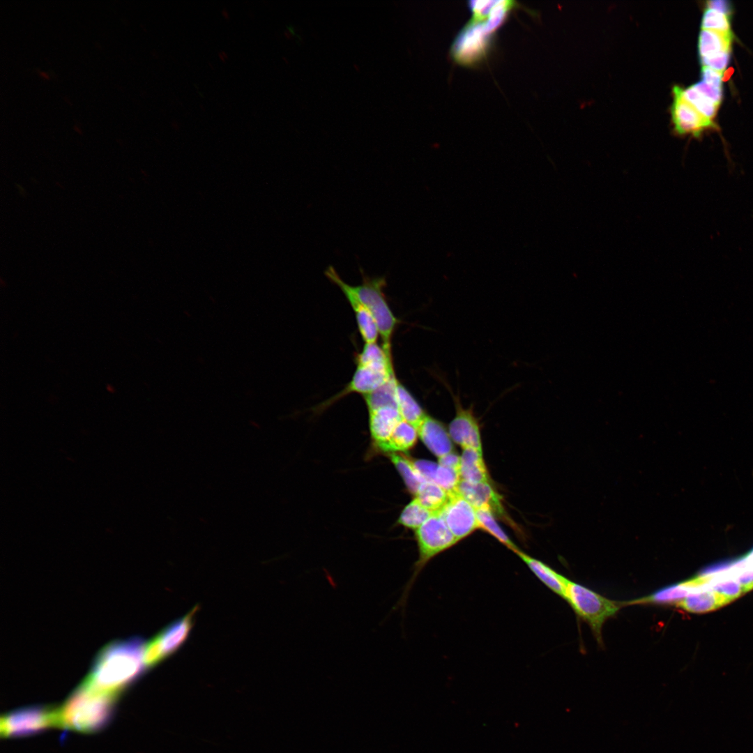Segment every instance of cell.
I'll use <instances>...</instances> for the list:
<instances>
[{
    "instance_id": "obj_27",
    "label": "cell",
    "mask_w": 753,
    "mask_h": 753,
    "mask_svg": "<svg viewBox=\"0 0 753 753\" xmlns=\"http://www.w3.org/2000/svg\"><path fill=\"white\" fill-rule=\"evenodd\" d=\"M356 366L388 365L393 367V358L376 342L365 343L362 351L356 354Z\"/></svg>"
},
{
    "instance_id": "obj_15",
    "label": "cell",
    "mask_w": 753,
    "mask_h": 753,
    "mask_svg": "<svg viewBox=\"0 0 753 753\" xmlns=\"http://www.w3.org/2000/svg\"><path fill=\"white\" fill-rule=\"evenodd\" d=\"M197 609V606L195 607L186 615L169 624L158 634L165 658L176 653L188 638Z\"/></svg>"
},
{
    "instance_id": "obj_29",
    "label": "cell",
    "mask_w": 753,
    "mask_h": 753,
    "mask_svg": "<svg viewBox=\"0 0 753 753\" xmlns=\"http://www.w3.org/2000/svg\"><path fill=\"white\" fill-rule=\"evenodd\" d=\"M730 570L739 581L743 593L753 589V549L730 563Z\"/></svg>"
},
{
    "instance_id": "obj_8",
    "label": "cell",
    "mask_w": 753,
    "mask_h": 753,
    "mask_svg": "<svg viewBox=\"0 0 753 753\" xmlns=\"http://www.w3.org/2000/svg\"><path fill=\"white\" fill-rule=\"evenodd\" d=\"M449 496L448 503L440 513L459 542L480 528L476 510L459 492Z\"/></svg>"
},
{
    "instance_id": "obj_3",
    "label": "cell",
    "mask_w": 753,
    "mask_h": 753,
    "mask_svg": "<svg viewBox=\"0 0 753 753\" xmlns=\"http://www.w3.org/2000/svg\"><path fill=\"white\" fill-rule=\"evenodd\" d=\"M360 271L362 282L358 285H351L352 289L371 313L381 340V346L386 354L392 358V340L400 320L393 312L386 299L384 291L386 277H370L365 275L362 269Z\"/></svg>"
},
{
    "instance_id": "obj_28",
    "label": "cell",
    "mask_w": 753,
    "mask_h": 753,
    "mask_svg": "<svg viewBox=\"0 0 753 753\" xmlns=\"http://www.w3.org/2000/svg\"><path fill=\"white\" fill-rule=\"evenodd\" d=\"M480 528L485 530L513 552L518 547L496 523L493 512L487 508L476 509Z\"/></svg>"
},
{
    "instance_id": "obj_9",
    "label": "cell",
    "mask_w": 753,
    "mask_h": 753,
    "mask_svg": "<svg viewBox=\"0 0 753 753\" xmlns=\"http://www.w3.org/2000/svg\"><path fill=\"white\" fill-rule=\"evenodd\" d=\"M326 277L342 291L351 305L356 320L360 336L365 343H374L379 336L376 323L365 305L353 291L352 286L345 282L337 271L329 266L324 272Z\"/></svg>"
},
{
    "instance_id": "obj_38",
    "label": "cell",
    "mask_w": 753,
    "mask_h": 753,
    "mask_svg": "<svg viewBox=\"0 0 753 753\" xmlns=\"http://www.w3.org/2000/svg\"><path fill=\"white\" fill-rule=\"evenodd\" d=\"M439 464L451 467L459 471L460 457H459L452 452L441 458H439Z\"/></svg>"
},
{
    "instance_id": "obj_16",
    "label": "cell",
    "mask_w": 753,
    "mask_h": 753,
    "mask_svg": "<svg viewBox=\"0 0 753 753\" xmlns=\"http://www.w3.org/2000/svg\"><path fill=\"white\" fill-rule=\"evenodd\" d=\"M727 603L729 602L725 598L713 591L706 583L676 602V606L688 612L702 614L713 611Z\"/></svg>"
},
{
    "instance_id": "obj_13",
    "label": "cell",
    "mask_w": 753,
    "mask_h": 753,
    "mask_svg": "<svg viewBox=\"0 0 753 753\" xmlns=\"http://www.w3.org/2000/svg\"><path fill=\"white\" fill-rule=\"evenodd\" d=\"M418 432L423 443L438 458L452 452L450 434L439 420L427 416Z\"/></svg>"
},
{
    "instance_id": "obj_10",
    "label": "cell",
    "mask_w": 753,
    "mask_h": 753,
    "mask_svg": "<svg viewBox=\"0 0 753 753\" xmlns=\"http://www.w3.org/2000/svg\"><path fill=\"white\" fill-rule=\"evenodd\" d=\"M456 414L449 425L450 438L463 449L473 448L480 452L482 443L478 422L471 408H464L458 395L451 393Z\"/></svg>"
},
{
    "instance_id": "obj_23",
    "label": "cell",
    "mask_w": 753,
    "mask_h": 753,
    "mask_svg": "<svg viewBox=\"0 0 753 753\" xmlns=\"http://www.w3.org/2000/svg\"><path fill=\"white\" fill-rule=\"evenodd\" d=\"M397 381L395 375L375 390L363 396L368 411L384 406L397 407L395 388Z\"/></svg>"
},
{
    "instance_id": "obj_5",
    "label": "cell",
    "mask_w": 753,
    "mask_h": 753,
    "mask_svg": "<svg viewBox=\"0 0 753 753\" xmlns=\"http://www.w3.org/2000/svg\"><path fill=\"white\" fill-rule=\"evenodd\" d=\"M59 727V708L31 706L12 710L0 719L2 737H23Z\"/></svg>"
},
{
    "instance_id": "obj_14",
    "label": "cell",
    "mask_w": 753,
    "mask_h": 753,
    "mask_svg": "<svg viewBox=\"0 0 753 753\" xmlns=\"http://www.w3.org/2000/svg\"><path fill=\"white\" fill-rule=\"evenodd\" d=\"M368 413L371 437L375 447L379 448L390 439L402 419L395 406H384Z\"/></svg>"
},
{
    "instance_id": "obj_22",
    "label": "cell",
    "mask_w": 753,
    "mask_h": 753,
    "mask_svg": "<svg viewBox=\"0 0 753 753\" xmlns=\"http://www.w3.org/2000/svg\"><path fill=\"white\" fill-rule=\"evenodd\" d=\"M415 496L424 507L434 514L441 512L450 497L443 488L432 481L423 482Z\"/></svg>"
},
{
    "instance_id": "obj_17",
    "label": "cell",
    "mask_w": 753,
    "mask_h": 753,
    "mask_svg": "<svg viewBox=\"0 0 753 753\" xmlns=\"http://www.w3.org/2000/svg\"><path fill=\"white\" fill-rule=\"evenodd\" d=\"M531 572L550 590L565 600V577L543 562L533 558L519 549L514 552Z\"/></svg>"
},
{
    "instance_id": "obj_41",
    "label": "cell",
    "mask_w": 753,
    "mask_h": 753,
    "mask_svg": "<svg viewBox=\"0 0 753 753\" xmlns=\"http://www.w3.org/2000/svg\"><path fill=\"white\" fill-rule=\"evenodd\" d=\"M222 15L227 19H228L229 17V15L228 13V11L226 9L222 10Z\"/></svg>"
},
{
    "instance_id": "obj_30",
    "label": "cell",
    "mask_w": 753,
    "mask_h": 753,
    "mask_svg": "<svg viewBox=\"0 0 753 753\" xmlns=\"http://www.w3.org/2000/svg\"><path fill=\"white\" fill-rule=\"evenodd\" d=\"M682 94L703 116L710 120L715 116L719 105L699 92L693 85L685 90L682 89Z\"/></svg>"
},
{
    "instance_id": "obj_7",
    "label": "cell",
    "mask_w": 753,
    "mask_h": 753,
    "mask_svg": "<svg viewBox=\"0 0 753 753\" xmlns=\"http://www.w3.org/2000/svg\"><path fill=\"white\" fill-rule=\"evenodd\" d=\"M395 375L394 367L356 366V371L347 386L328 400L322 402L319 409L324 410L349 394L358 393L363 396L367 395Z\"/></svg>"
},
{
    "instance_id": "obj_35",
    "label": "cell",
    "mask_w": 753,
    "mask_h": 753,
    "mask_svg": "<svg viewBox=\"0 0 753 753\" xmlns=\"http://www.w3.org/2000/svg\"><path fill=\"white\" fill-rule=\"evenodd\" d=\"M693 86L702 94L720 105L722 97V89L713 86L702 80Z\"/></svg>"
},
{
    "instance_id": "obj_2",
    "label": "cell",
    "mask_w": 753,
    "mask_h": 753,
    "mask_svg": "<svg viewBox=\"0 0 753 753\" xmlns=\"http://www.w3.org/2000/svg\"><path fill=\"white\" fill-rule=\"evenodd\" d=\"M117 697L83 681L59 708V727L86 733L100 731L111 720Z\"/></svg>"
},
{
    "instance_id": "obj_34",
    "label": "cell",
    "mask_w": 753,
    "mask_h": 753,
    "mask_svg": "<svg viewBox=\"0 0 753 753\" xmlns=\"http://www.w3.org/2000/svg\"><path fill=\"white\" fill-rule=\"evenodd\" d=\"M730 59V52H723L708 58L701 59L703 66L723 73Z\"/></svg>"
},
{
    "instance_id": "obj_36",
    "label": "cell",
    "mask_w": 753,
    "mask_h": 753,
    "mask_svg": "<svg viewBox=\"0 0 753 753\" xmlns=\"http://www.w3.org/2000/svg\"><path fill=\"white\" fill-rule=\"evenodd\" d=\"M722 73L703 66L702 81L717 88L722 89Z\"/></svg>"
},
{
    "instance_id": "obj_26",
    "label": "cell",
    "mask_w": 753,
    "mask_h": 753,
    "mask_svg": "<svg viewBox=\"0 0 753 753\" xmlns=\"http://www.w3.org/2000/svg\"><path fill=\"white\" fill-rule=\"evenodd\" d=\"M433 515L415 497L402 510L397 523L406 528L416 530Z\"/></svg>"
},
{
    "instance_id": "obj_31",
    "label": "cell",
    "mask_w": 753,
    "mask_h": 753,
    "mask_svg": "<svg viewBox=\"0 0 753 753\" xmlns=\"http://www.w3.org/2000/svg\"><path fill=\"white\" fill-rule=\"evenodd\" d=\"M460 481L459 470L438 464L433 482L443 488L449 495L458 492Z\"/></svg>"
},
{
    "instance_id": "obj_32",
    "label": "cell",
    "mask_w": 753,
    "mask_h": 753,
    "mask_svg": "<svg viewBox=\"0 0 753 753\" xmlns=\"http://www.w3.org/2000/svg\"><path fill=\"white\" fill-rule=\"evenodd\" d=\"M701 27L705 30L731 33L730 15L707 8L703 15Z\"/></svg>"
},
{
    "instance_id": "obj_25",
    "label": "cell",
    "mask_w": 753,
    "mask_h": 753,
    "mask_svg": "<svg viewBox=\"0 0 753 753\" xmlns=\"http://www.w3.org/2000/svg\"><path fill=\"white\" fill-rule=\"evenodd\" d=\"M389 456L392 463L401 474L409 490L415 494L420 485L426 482L417 469L415 462L397 453H391Z\"/></svg>"
},
{
    "instance_id": "obj_40",
    "label": "cell",
    "mask_w": 753,
    "mask_h": 753,
    "mask_svg": "<svg viewBox=\"0 0 753 753\" xmlns=\"http://www.w3.org/2000/svg\"><path fill=\"white\" fill-rule=\"evenodd\" d=\"M219 56L222 61H225V59L227 58V54L223 51L219 54Z\"/></svg>"
},
{
    "instance_id": "obj_33",
    "label": "cell",
    "mask_w": 753,
    "mask_h": 753,
    "mask_svg": "<svg viewBox=\"0 0 753 753\" xmlns=\"http://www.w3.org/2000/svg\"><path fill=\"white\" fill-rule=\"evenodd\" d=\"M164 659H165V657L162 652L160 638L158 634L145 644L144 650V662L148 669L156 666Z\"/></svg>"
},
{
    "instance_id": "obj_11",
    "label": "cell",
    "mask_w": 753,
    "mask_h": 753,
    "mask_svg": "<svg viewBox=\"0 0 753 753\" xmlns=\"http://www.w3.org/2000/svg\"><path fill=\"white\" fill-rule=\"evenodd\" d=\"M673 92L671 116L678 133L697 137L703 130L714 126L711 120L703 116L684 98L681 88L675 86Z\"/></svg>"
},
{
    "instance_id": "obj_4",
    "label": "cell",
    "mask_w": 753,
    "mask_h": 753,
    "mask_svg": "<svg viewBox=\"0 0 753 753\" xmlns=\"http://www.w3.org/2000/svg\"><path fill=\"white\" fill-rule=\"evenodd\" d=\"M565 584V600L576 614L590 625L598 642H602L603 624L618 611L621 607L619 603L567 578Z\"/></svg>"
},
{
    "instance_id": "obj_37",
    "label": "cell",
    "mask_w": 753,
    "mask_h": 753,
    "mask_svg": "<svg viewBox=\"0 0 753 753\" xmlns=\"http://www.w3.org/2000/svg\"><path fill=\"white\" fill-rule=\"evenodd\" d=\"M414 462L417 469L418 470L423 478L426 481L433 482L438 464L436 465L433 462L423 460Z\"/></svg>"
},
{
    "instance_id": "obj_18",
    "label": "cell",
    "mask_w": 753,
    "mask_h": 753,
    "mask_svg": "<svg viewBox=\"0 0 753 753\" xmlns=\"http://www.w3.org/2000/svg\"><path fill=\"white\" fill-rule=\"evenodd\" d=\"M461 480L472 483L489 482L482 452L473 448L463 449L460 457Z\"/></svg>"
},
{
    "instance_id": "obj_1",
    "label": "cell",
    "mask_w": 753,
    "mask_h": 753,
    "mask_svg": "<svg viewBox=\"0 0 753 753\" xmlns=\"http://www.w3.org/2000/svg\"><path fill=\"white\" fill-rule=\"evenodd\" d=\"M144 646L145 642L138 637L110 642L97 655L84 682L119 697L147 669L144 662Z\"/></svg>"
},
{
    "instance_id": "obj_6",
    "label": "cell",
    "mask_w": 753,
    "mask_h": 753,
    "mask_svg": "<svg viewBox=\"0 0 753 753\" xmlns=\"http://www.w3.org/2000/svg\"><path fill=\"white\" fill-rule=\"evenodd\" d=\"M494 36L483 21L471 20L452 42L450 53L453 60L466 67L480 64L491 50Z\"/></svg>"
},
{
    "instance_id": "obj_12",
    "label": "cell",
    "mask_w": 753,
    "mask_h": 753,
    "mask_svg": "<svg viewBox=\"0 0 753 753\" xmlns=\"http://www.w3.org/2000/svg\"><path fill=\"white\" fill-rule=\"evenodd\" d=\"M457 491L476 509L487 508L493 513L503 514L501 497L489 482L472 483L461 480Z\"/></svg>"
},
{
    "instance_id": "obj_24",
    "label": "cell",
    "mask_w": 753,
    "mask_h": 753,
    "mask_svg": "<svg viewBox=\"0 0 753 753\" xmlns=\"http://www.w3.org/2000/svg\"><path fill=\"white\" fill-rule=\"evenodd\" d=\"M690 580L662 588L649 596L644 597L631 603H666L678 602L694 591Z\"/></svg>"
},
{
    "instance_id": "obj_19",
    "label": "cell",
    "mask_w": 753,
    "mask_h": 753,
    "mask_svg": "<svg viewBox=\"0 0 753 753\" xmlns=\"http://www.w3.org/2000/svg\"><path fill=\"white\" fill-rule=\"evenodd\" d=\"M395 397L397 410L402 419L418 429L427 415L412 394L399 381L396 384Z\"/></svg>"
},
{
    "instance_id": "obj_20",
    "label": "cell",
    "mask_w": 753,
    "mask_h": 753,
    "mask_svg": "<svg viewBox=\"0 0 753 753\" xmlns=\"http://www.w3.org/2000/svg\"><path fill=\"white\" fill-rule=\"evenodd\" d=\"M418 436V429L411 424L402 420L390 439L378 449L389 454L406 452L414 446Z\"/></svg>"
},
{
    "instance_id": "obj_39",
    "label": "cell",
    "mask_w": 753,
    "mask_h": 753,
    "mask_svg": "<svg viewBox=\"0 0 753 753\" xmlns=\"http://www.w3.org/2000/svg\"><path fill=\"white\" fill-rule=\"evenodd\" d=\"M708 8L715 10L728 15H730L731 11L730 3L727 1H708Z\"/></svg>"
},
{
    "instance_id": "obj_21",
    "label": "cell",
    "mask_w": 753,
    "mask_h": 753,
    "mask_svg": "<svg viewBox=\"0 0 753 753\" xmlns=\"http://www.w3.org/2000/svg\"><path fill=\"white\" fill-rule=\"evenodd\" d=\"M732 33L702 29L699 38L701 59L731 51Z\"/></svg>"
}]
</instances>
